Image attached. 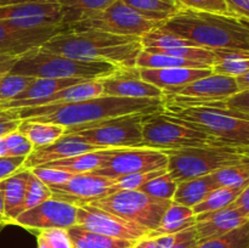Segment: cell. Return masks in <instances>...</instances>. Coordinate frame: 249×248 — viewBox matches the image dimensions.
<instances>
[{"label":"cell","instance_id":"cell-30","mask_svg":"<svg viewBox=\"0 0 249 248\" xmlns=\"http://www.w3.org/2000/svg\"><path fill=\"white\" fill-rule=\"evenodd\" d=\"M117 0H58L63 15V26H70L92 14L102 11Z\"/></svg>","mask_w":249,"mask_h":248},{"label":"cell","instance_id":"cell-24","mask_svg":"<svg viewBox=\"0 0 249 248\" xmlns=\"http://www.w3.org/2000/svg\"><path fill=\"white\" fill-rule=\"evenodd\" d=\"M196 224V218L190 207L181 206L172 202L167 208L165 213L163 214L160 224L150 231L146 237H156L162 235H174V233L181 232L186 229L192 228Z\"/></svg>","mask_w":249,"mask_h":248},{"label":"cell","instance_id":"cell-12","mask_svg":"<svg viewBox=\"0 0 249 248\" xmlns=\"http://www.w3.org/2000/svg\"><path fill=\"white\" fill-rule=\"evenodd\" d=\"M75 225L109 237L130 241L133 243L146 237L150 232L136 224L124 220L119 216L88 203L77 206Z\"/></svg>","mask_w":249,"mask_h":248},{"label":"cell","instance_id":"cell-28","mask_svg":"<svg viewBox=\"0 0 249 248\" xmlns=\"http://www.w3.org/2000/svg\"><path fill=\"white\" fill-rule=\"evenodd\" d=\"M85 82L84 79H77V78H36L28 87L22 90L14 100L11 101H31V100L41 99V97L49 96L56 91L66 89L68 87L78 84V83Z\"/></svg>","mask_w":249,"mask_h":248},{"label":"cell","instance_id":"cell-58","mask_svg":"<svg viewBox=\"0 0 249 248\" xmlns=\"http://www.w3.org/2000/svg\"><path fill=\"white\" fill-rule=\"evenodd\" d=\"M128 248H134V245H133V246H130V247H128Z\"/></svg>","mask_w":249,"mask_h":248},{"label":"cell","instance_id":"cell-45","mask_svg":"<svg viewBox=\"0 0 249 248\" xmlns=\"http://www.w3.org/2000/svg\"><path fill=\"white\" fill-rule=\"evenodd\" d=\"M226 108L229 111L249 116V90H243L225 99Z\"/></svg>","mask_w":249,"mask_h":248},{"label":"cell","instance_id":"cell-34","mask_svg":"<svg viewBox=\"0 0 249 248\" xmlns=\"http://www.w3.org/2000/svg\"><path fill=\"white\" fill-rule=\"evenodd\" d=\"M212 177L219 187L245 189L249 186V162L221 168L212 173Z\"/></svg>","mask_w":249,"mask_h":248},{"label":"cell","instance_id":"cell-41","mask_svg":"<svg viewBox=\"0 0 249 248\" xmlns=\"http://www.w3.org/2000/svg\"><path fill=\"white\" fill-rule=\"evenodd\" d=\"M31 170L39 180L44 182L45 185L50 186H55V185L65 184L67 182L71 177H73V173L66 172V170L56 169V168H50V167H34Z\"/></svg>","mask_w":249,"mask_h":248},{"label":"cell","instance_id":"cell-36","mask_svg":"<svg viewBox=\"0 0 249 248\" xmlns=\"http://www.w3.org/2000/svg\"><path fill=\"white\" fill-rule=\"evenodd\" d=\"M177 185L178 182L173 179L172 175L167 170L165 173L153 177L145 185H142L139 189V191L143 192L151 197H155V198L172 201L175 190H177Z\"/></svg>","mask_w":249,"mask_h":248},{"label":"cell","instance_id":"cell-32","mask_svg":"<svg viewBox=\"0 0 249 248\" xmlns=\"http://www.w3.org/2000/svg\"><path fill=\"white\" fill-rule=\"evenodd\" d=\"M136 67L139 68H211L204 63L185 60L177 56L165 53L141 51L136 58Z\"/></svg>","mask_w":249,"mask_h":248},{"label":"cell","instance_id":"cell-44","mask_svg":"<svg viewBox=\"0 0 249 248\" xmlns=\"http://www.w3.org/2000/svg\"><path fill=\"white\" fill-rule=\"evenodd\" d=\"M180 236L181 232L156 237H143L134 243V248H172L180 240Z\"/></svg>","mask_w":249,"mask_h":248},{"label":"cell","instance_id":"cell-27","mask_svg":"<svg viewBox=\"0 0 249 248\" xmlns=\"http://www.w3.org/2000/svg\"><path fill=\"white\" fill-rule=\"evenodd\" d=\"M17 130L28 139L34 148L49 145L66 133V128L60 124L43 123L33 119L21 121Z\"/></svg>","mask_w":249,"mask_h":248},{"label":"cell","instance_id":"cell-26","mask_svg":"<svg viewBox=\"0 0 249 248\" xmlns=\"http://www.w3.org/2000/svg\"><path fill=\"white\" fill-rule=\"evenodd\" d=\"M73 248H128L134 243L121 238L109 237L102 233L89 231L79 225L67 229Z\"/></svg>","mask_w":249,"mask_h":248},{"label":"cell","instance_id":"cell-9","mask_svg":"<svg viewBox=\"0 0 249 248\" xmlns=\"http://www.w3.org/2000/svg\"><path fill=\"white\" fill-rule=\"evenodd\" d=\"M146 114L134 113L106 121L66 128L65 134H77L102 148L142 147V122Z\"/></svg>","mask_w":249,"mask_h":248},{"label":"cell","instance_id":"cell-13","mask_svg":"<svg viewBox=\"0 0 249 248\" xmlns=\"http://www.w3.org/2000/svg\"><path fill=\"white\" fill-rule=\"evenodd\" d=\"M77 206L57 198H50L22 212L14 224L28 230L70 229L75 225Z\"/></svg>","mask_w":249,"mask_h":248},{"label":"cell","instance_id":"cell-7","mask_svg":"<svg viewBox=\"0 0 249 248\" xmlns=\"http://www.w3.org/2000/svg\"><path fill=\"white\" fill-rule=\"evenodd\" d=\"M232 145L163 112L146 114L142 122V147L168 151L204 146Z\"/></svg>","mask_w":249,"mask_h":248},{"label":"cell","instance_id":"cell-35","mask_svg":"<svg viewBox=\"0 0 249 248\" xmlns=\"http://www.w3.org/2000/svg\"><path fill=\"white\" fill-rule=\"evenodd\" d=\"M194 248H249V223L219 237L197 242Z\"/></svg>","mask_w":249,"mask_h":248},{"label":"cell","instance_id":"cell-39","mask_svg":"<svg viewBox=\"0 0 249 248\" xmlns=\"http://www.w3.org/2000/svg\"><path fill=\"white\" fill-rule=\"evenodd\" d=\"M50 198H53V194H51L48 185H45L41 180H39L32 172L29 173L28 184H27L26 202H24V211L33 208V207L40 204L41 202H45Z\"/></svg>","mask_w":249,"mask_h":248},{"label":"cell","instance_id":"cell-2","mask_svg":"<svg viewBox=\"0 0 249 248\" xmlns=\"http://www.w3.org/2000/svg\"><path fill=\"white\" fill-rule=\"evenodd\" d=\"M39 50L78 60L105 61L118 67H134L142 45L138 36L117 35L96 29H67L51 36Z\"/></svg>","mask_w":249,"mask_h":248},{"label":"cell","instance_id":"cell-14","mask_svg":"<svg viewBox=\"0 0 249 248\" xmlns=\"http://www.w3.org/2000/svg\"><path fill=\"white\" fill-rule=\"evenodd\" d=\"M102 95L128 99H163L164 91L141 79L139 68L119 67L111 74L100 78Z\"/></svg>","mask_w":249,"mask_h":248},{"label":"cell","instance_id":"cell-46","mask_svg":"<svg viewBox=\"0 0 249 248\" xmlns=\"http://www.w3.org/2000/svg\"><path fill=\"white\" fill-rule=\"evenodd\" d=\"M26 157H12V156H4L0 157V181L6 177H11L12 174L23 167Z\"/></svg>","mask_w":249,"mask_h":248},{"label":"cell","instance_id":"cell-52","mask_svg":"<svg viewBox=\"0 0 249 248\" xmlns=\"http://www.w3.org/2000/svg\"><path fill=\"white\" fill-rule=\"evenodd\" d=\"M235 80L240 91L249 90V72L242 75H238V77H235Z\"/></svg>","mask_w":249,"mask_h":248},{"label":"cell","instance_id":"cell-10","mask_svg":"<svg viewBox=\"0 0 249 248\" xmlns=\"http://www.w3.org/2000/svg\"><path fill=\"white\" fill-rule=\"evenodd\" d=\"M160 24L162 23L160 22L143 17L122 0H117L102 11L90 15L84 19L70 24L67 28L71 31L96 29V31L117 34V35L141 38L151 29Z\"/></svg>","mask_w":249,"mask_h":248},{"label":"cell","instance_id":"cell-37","mask_svg":"<svg viewBox=\"0 0 249 248\" xmlns=\"http://www.w3.org/2000/svg\"><path fill=\"white\" fill-rule=\"evenodd\" d=\"M34 79V77L14 74L10 72L0 75V104L14 100Z\"/></svg>","mask_w":249,"mask_h":248},{"label":"cell","instance_id":"cell-49","mask_svg":"<svg viewBox=\"0 0 249 248\" xmlns=\"http://www.w3.org/2000/svg\"><path fill=\"white\" fill-rule=\"evenodd\" d=\"M196 243V231H195V226H192L181 231L180 240L172 248H194Z\"/></svg>","mask_w":249,"mask_h":248},{"label":"cell","instance_id":"cell-3","mask_svg":"<svg viewBox=\"0 0 249 248\" xmlns=\"http://www.w3.org/2000/svg\"><path fill=\"white\" fill-rule=\"evenodd\" d=\"M162 27L199 48L249 50V18L181 7Z\"/></svg>","mask_w":249,"mask_h":248},{"label":"cell","instance_id":"cell-11","mask_svg":"<svg viewBox=\"0 0 249 248\" xmlns=\"http://www.w3.org/2000/svg\"><path fill=\"white\" fill-rule=\"evenodd\" d=\"M168 157L164 151L153 148H117L106 163L91 174L116 180L125 175L167 169Z\"/></svg>","mask_w":249,"mask_h":248},{"label":"cell","instance_id":"cell-56","mask_svg":"<svg viewBox=\"0 0 249 248\" xmlns=\"http://www.w3.org/2000/svg\"><path fill=\"white\" fill-rule=\"evenodd\" d=\"M38 248H51V247L43 240V238L38 236Z\"/></svg>","mask_w":249,"mask_h":248},{"label":"cell","instance_id":"cell-19","mask_svg":"<svg viewBox=\"0 0 249 248\" xmlns=\"http://www.w3.org/2000/svg\"><path fill=\"white\" fill-rule=\"evenodd\" d=\"M238 91L240 90L236 84L235 78L212 73L208 77L197 79L190 84L173 89L170 91L164 92V94L211 100H224Z\"/></svg>","mask_w":249,"mask_h":248},{"label":"cell","instance_id":"cell-57","mask_svg":"<svg viewBox=\"0 0 249 248\" xmlns=\"http://www.w3.org/2000/svg\"><path fill=\"white\" fill-rule=\"evenodd\" d=\"M4 224H2V223H0V231H1L2 230V228H4Z\"/></svg>","mask_w":249,"mask_h":248},{"label":"cell","instance_id":"cell-5","mask_svg":"<svg viewBox=\"0 0 249 248\" xmlns=\"http://www.w3.org/2000/svg\"><path fill=\"white\" fill-rule=\"evenodd\" d=\"M167 170L177 182L212 174L224 167L249 162L248 146H204L164 151Z\"/></svg>","mask_w":249,"mask_h":248},{"label":"cell","instance_id":"cell-8","mask_svg":"<svg viewBox=\"0 0 249 248\" xmlns=\"http://www.w3.org/2000/svg\"><path fill=\"white\" fill-rule=\"evenodd\" d=\"M88 204L152 231L160 224L163 214L172 201L155 198L139 190H126L114 192Z\"/></svg>","mask_w":249,"mask_h":248},{"label":"cell","instance_id":"cell-23","mask_svg":"<svg viewBox=\"0 0 249 248\" xmlns=\"http://www.w3.org/2000/svg\"><path fill=\"white\" fill-rule=\"evenodd\" d=\"M116 150L117 148H106V150L82 153V155L73 156V157L65 158V159L46 163V164H43V167L56 168V169L66 170V172L73 173V174L91 173L101 167L104 163H106Z\"/></svg>","mask_w":249,"mask_h":248},{"label":"cell","instance_id":"cell-4","mask_svg":"<svg viewBox=\"0 0 249 248\" xmlns=\"http://www.w3.org/2000/svg\"><path fill=\"white\" fill-rule=\"evenodd\" d=\"M119 68L105 61H85L46 53L38 49L27 51L17 58L10 73L34 78H77L94 80L111 74Z\"/></svg>","mask_w":249,"mask_h":248},{"label":"cell","instance_id":"cell-51","mask_svg":"<svg viewBox=\"0 0 249 248\" xmlns=\"http://www.w3.org/2000/svg\"><path fill=\"white\" fill-rule=\"evenodd\" d=\"M17 56H11V55H1L0 53V75L5 74V73H9L11 71V68L14 67V65L17 61Z\"/></svg>","mask_w":249,"mask_h":248},{"label":"cell","instance_id":"cell-47","mask_svg":"<svg viewBox=\"0 0 249 248\" xmlns=\"http://www.w3.org/2000/svg\"><path fill=\"white\" fill-rule=\"evenodd\" d=\"M21 119L15 111H2L0 112V138L5 136L11 131L17 130Z\"/></svg>","mask_w":249,"mask_h":248},{"label":"cell","instance_id":"cell-43","mask_svg":"<svg viewBox=\"0 0 249 248\" xmlns=\"http://www.w3.org/2000/svg\"><path fill=\"white\" fill-rule=\"evenodd\" d=\"M181 7L199 11L219 12V14H229L226 5L223 0H177Z\"/></svg>","mask_w":249,"mask_h":248},{"label":"cell","instance_id":"cell-6","mask_svg":"<svg viewBox=\"0 0 249 248\" xmlns=\"http://www.w3.org/2000/svg\"><path fill=\"white\" fill-rule=\"evenodd\" d=\"M163 113L189 123L232 145L248 146L249 116L214 107L180 106L163 101Z\"/></svg>","mask_w":249,"mask_h":248},{"label":"cell","instance_id":"cell-21","mask_svg":"<svg viewBox=\"0 0 249 248\" xmlns=\"http://www.w3.org/2000/svg\"><path fill=\"white\" fill-rule=\"evenodd\" d=\"M29 173V169L21 168L11 177L0 181L4 195V208L7 224H14L17 216L24 212Z\"/></svg>","mask_w":249,"mask_h":248},{"label":"cell","instance_id":"cell-38","mask_svg":"<svg viewBox=\"0 0 249 248\" xmlns=\"http://www.w3.org/2000/svg\"><path fill=\"white\" fill-rule=\"evenodd\" d=\"M165 172H167V169L153 170V172L136 173V174H130V175H125V177H118V179L113 180V184H112L111 187L108 189L107 196L118 191L139 190L142 185H145L146 182L150 181L151 179H153V177H158V175L163 174V173Z\"/></svg>","mask_w":249,"mask_h":248},{"label":"cell","instance_id":"cell-25","mask_svg":"<svg viewBox=\"0 0 249 248\" xmlns=\"http://www.w3.org/2000/svg\"><path fill=\"white\" fill-rule=\"evenodd\" d=\"M215 63L212 66V72L215 74L238 77L249 72V50L241 49H213Z\"/></svg>","mask_w":249,"mask_h":248},{"label":"cell","instance_id":"cell-29","mask_svg":"<svg viewBox=\"0 0 249 248\" xmlns=\"http://www.w3.org/2000/svg\"><path fill=\"white\" fill-rule=\"evenodd\" d=\"M143 17L164 23L174 16L181 6L177 0H122Z\"/></svg>","mask_w":249,"mask_h":248},{"label":"cell","instance_id":"cell-17","mask_svg":"<svg viewBox=\"0 0 249 248\" xmlns=\"http://www.w3.org/2000/svg\"><path fill=\"white\" fill-rule=\"evenodd\" d=\"M67 26L38 29H14L0 21V53L19 57L27 51L38 49L51 36L67 31Z\"/></svg>","mask_w":249,"mask_h":248},{"label":"cell","instance_id":"cell-16","mask_svg":"<svg viewBox=\"0 0 249 248\" xmlns=\"http://www.w3.org/2000/svg\"><path fill=\"white\" fill-rule=\"evenodd\" d=\"M99 150H106V148L92 145L77 134H63L61 138L49 145L33 148V151L24 159L22 169H32L46 163Z\"/></svg>","mask_w":249,"mask_h":248},{"label":"cell","instance_id":"cell-33","mask_svg":"<svg viewBox=\"0 0 249 248\" xmlns=\"http://www.w3.org/2000/svg\"><path fill=\"white\" fill-rule=\"evenodd\" d=\"M243 189H231V187H218L213 190L206 198L192 208L195 215L211 212L220 211L231 206L236 197L241 194Z\"/></svg>","mask_w":249,"mask_h":248},{"label":"cell","instance_id":"cell-1","mask_svg":"<svg viewBox=\"0 0 249 248\" xmlns=\"http://www.w3.org/2000/svg\"><path fill=\"white\" fill-rule=\"evenodd\" d=\"M163 99H128V97L100 96L60 106H40L11 109L21 121L33 119L43 123H53L65 128L106 121L125 114H151L163 111Z\"/></svg>","mask_w":249,"mask_h":248},{"label":"cell","instance_id":"cell-42","mask_svg":"<svg viewBox=\"0 0 249 248\" xmlns=\"http://www.w3.org/2000/svg\"><path fill=\"white\" fill-rule=\"evenodd\" d=\"M38 236L43 238L51 248H73L67 229H46L39 231Z\"/></svg>","mask_w":249,"mask_h":248},{"label":"cell","instance_id":"cell-54","mask_svg":"<svg viewBox=\"0 0 249 248\" xmlns=\"http://www.w3.org/2000/svg\"><path fill=\"white\" fill-rule=\"evenodd\" d=\"M0 223H2V224H4V225H6V224H7L6 216H5V208H4V195H2L1 184H0Z\"/></svg>","mask_w":249,"mask_h":248},{"label":"cell","instance_id":"cell-22","mask_svg":"<svg viewBox=\"0 0 249 248\" xmlns=\"http://www.w3.org/2000/svg\"><path fill=\"white\" fill-rule=\"evenodd\" d=\"M218 187L219 186L212 177V174L185 180V181L178 182L172 202L194 208L196 204L203 201L213 190Z\"/></svg>","mask_w":249,"mask_h":248},{"label":"cell","instance_id":"cell-55","mask_svg":"<svg viewBox=\"0 0 249 248\" xmlns=\"http://www.w3.org/2000/svg\"><path fill=\"white\" fill-rule=\"evenodd\" d=\"M4 156H7V147L4 136H2V138H0V157H4Z\"/></svg>","mask_w":249,"mask_h":248},{"label":"cell","instance_id":"cell-53","mask_svg":"<svg viewBox=\"0 0 249 248\" xmlns=\"http://www.w3.org/2000/svg\"><path fill=\"white\" fill-rule=\"evenodd\" d=\"M58 0H0V5L23 4V2H53Z\"/></svg>","mask_w":249,"mask_h":248},{"label":"cell","instance_id":"cell-31","mask_svg":"<svg viewBox=\"0 0 249 248\" xmlns=\"http://www.w3.org/2000/svg\"><path fill=\"white\" fill-rule=\"evenodd\" d=\"M141 45H142V50H152V49L164 50V49L182 48V46H197V48H199L194 41L181 38L173 32L163 28L162 24L151 29L145 35L141 36Z\"/></svg>","mask_w":249,"mask_h":248},{"label":"cell","instance_id":"cell-18","mask_svg":"<svg viewBox=\"0 0 249 248\" xmlns=\"http://www.w3.org/2000/svg\"><path fill=\"white\" fill-rule=\"evenodd\" d=\"M195 218L197 242L219 237L249 223L248 214L243 213L241 209L236 208L232 204L220 211L198 214L195 215Z\"/></svg>","mask_w":249,"mask_h":248},{"label":"cell","instance_id":"cell-20","mask_svg":"<svg viewBox=\"0 0 249 248\" xmlns=\"http://www.w3.org/2000/svg\"><path fill=\"white\" fill-rule=\"evenodd\" d=\"M139 73L141 79L167 92L208 77L213 72L212 68H139Z\"/></svg>","mask_w":249,"mask_h":248},{"label":"cell","instance_id":"cell-50","mask_svg":"<svg viewBox=\"0 0 249 248\" xmlns=\"http://www.w3.org/2000/svg\"><path fill=\"white\" fill-rule=\"evenodd\" d=\"M233 207L241 209L243 213L248 214L249 215V186L245 187V189L241 191V194L236 197V199L232 203Z\"/></svg>","mask_w":249,"mask_h":248},{"label":"cell","instance_id":"cell-40","mask_svg":"<svg viewBox=\"0 0 249 248\" xmlns=\"http://www.w3.org/2000/svg\"><path fill=\"white\" fill-rule=\"evenodd\" d=\"M4 140L7 147V156L12 157H27L34 148L28 139L22 135L18 130L6 134Z\"/></svg>","mask_w":249,"mask_h":248},{"label":"cell","instance_id":"cell-15","mask_svg":"<svg viewBox=\"0 0 249 248\" xmlns=\"http://www.w3.org/2000/svg\"><path fill=\"white\" fill-rule=\"evenodd\" d=\"M112 184L113 180L108 177H99L91 173H83L74 174L65 184L50 186L49 189L53 194V198L82 206L107 196Z\"/></svg>","mask_w":249,"mask_h":248},{"label":"cell","instance_id":"cell-48","mask_svg":"<svg viewBox=\"0 0 249 248\" xmlns=\"http://www.w3.org/2000/svg\"><path fill=\"white\" fill-rule=\"evenodd\" d=\"M230 15L249 18V0H223Z\"/></svg>","mask_w":249,"mask_h":248}]
</instances>
